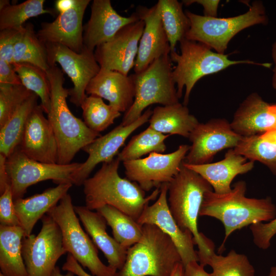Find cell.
Segmentation results:
<instances>
[{
	"label": "cell",
	"mask_w": 276,
	"mask_h": 276,
	"mask_svg": "<svg viewBox=\"0 0 276 276\" xmlns=\"http://www.w3.org/2000/svg\"><path fill=\"white\" fill-rule=\"evenodd\" d=\"M120 162L117 157L103 163L93 177L85 180L83 185L85 206L93 211L109 205L137 221L149 202L159 195L160 188L146 197L145 191L138 183L120 177Z\"/></svg>",
	"instance_id": "1"
},
{
	"label": "cell",
	"mask_w": 276,
	"mask_h": 276,
	"mask_svg": "<svg viewBox=\"0 0 276 276\" xmlns=\"http://www.w3.org/2000/svg\"><path fill=\"white\" fill-rule=\"evenodd\" d=\"M246 184L237 182L230 192L219 194L210 190L204 196L199 216L220 221L224 228V238L221 250L235 231L254 224L269 222L276 217V206L270 197L248 198L245 196Z\"/></svg>",
	"instance_id": "2"
},
{
	"label": "cell",
	"mask_w": 276,
	"mask_h": 276,
	"mask_svg": "<svg viewBox=\"0 0 276 276\" xmlns=\"http://www.w3.org/2000/svg\"><path fill=\"white\" fill-rule=\"evenodd\" d=\"M212 188L202 177L181 165L178 173L169 183L168 204L178 226L189 231L198 246L199 263L206 266L209 257L214 252V244L198 229L197 221L205 193Z\"/></svg>",
	"instance_id": "3"
},
{
	"label": "cell",
	"mask_w": 276,
	"mask_h": 276,
	"mask_svg": "<svg viewBox=\"0 0 276 276\" xmlns=\"http://www.w3.org/2000/svg\"><path fill=\"white\" fill-rule=\"evenodd\" d=\"M46 72L51 93L47 118L58 144L57 163L69 164L80 150L100 135L71 111L66 102L68 89L63 86L64 77L62 71L56 64L50 66Z\"/></svg>",
	"instance_id": "4"
},
{
	"label": "cell",
	"mask_w": 276,
	"mask_h": 276,
	"mask_svg": "<svg viewBox=\"0 0 276 276\" xmlns=\"http://www.w3.org/2000/svg\"><path fill=\"white\" fill-rule=\"evenodd\" d=\"M181 262L171 238L157 226L143 225V234L136 243L127 249L120 276H170Z\"/></svg>",
	"instance_id": "5"
},
{
	"label": "cell",
	"mask_w": 276,
	"mask_h": 276,
	"mask_svg": "<svg viewBox=\"0 0 276 276\" xmlns=\"http://www.w3.org/2000/svg\"><path fill=\"white\" fill-rule=\"evenodd\" d=\"M180 53L170 52L172 62L176 63L173 70L174 81L180 98L185 86L183 104H188L190 95L197 82L203 77L219 72L228 67L239 64H249L270 68L271 63H258L249 60H232L228 55L213 52L201 43L186 38L180 42Z\"/></svg>",
	"instance_id": "6"
},
{
	"label": "cell",
	"mask_w": 276,
	"mask_h": 276,
	"mask_svg": "<svg viewBox=\"0 0 276 276\" xmlns=\"http://www.w3.org/2000/svg\"><path fill=\"white\" fill-rule=\"evenodd\" d=\"M185 12L190 21L185 38L204 44L220 54H224L231 40L240 31L268 22L265 7L259 1L252 2L246 12L231 17H208L188 10Z\"/></svg>",
	"instance_id": "7"
},
{
	"label": "cell",
	"mask_w": 276,
	"mask_h": 276,
	"mask_svg": "<svg viewBox=\"0 0 276 276\" xmlns=\"http://www.w3.org/2000/svg\"><path fill=\"white\" fill-rule=\"evenodd\" d=\"M172 62L170 54L164 55L143 72L131 75L135 87L134 100L125 113L122 125L134 122L147 107L152 104L167 106L179 102Z\"/></svg>",
	"instance_id": "8"
},
{
	"label": "cell",
	"mask_w": 276,
	"mask_h": 276,
	"mask_svg": "<svg viewBox=\"0 0 276 276\" xmlns=\"http://www.w3.org/2000/svg\"><path fill=\"white\" fill-rule=\"evenodd\" d=\"M59 226L64 247L83 267L94 276H120L119 271L105 265L98 256L97 247L82 228L75 212L72 199L65 195L59 203L47 214Z\"/></svg>",
	"instance_id": "9"
},
{
	"label": "cell",
	"mask_w": 276,
	"mask_h": 276,
	"mask_svg": "<svg viewBox=\"0 0 276 276\" xmlns=\"http://www.w3.org/2000/svg\"><path fill=\"white\" fill-rule=\"evenodd\" d=\"M81 164L39 162L28 157L18 147L7 158L6 162L14 200L22 198L30 186L42 181L52 180L57 185L72 183V175Z\"/></svg>",
	"instance_id": "10"
},
{
	"label": "cell",
	"mask_w": 276,
	"mask_h": 276,
	"mask_svg": "<svg viewBox=\"0 0 276 276\" xmlns=\"http://www.w3.org/2000/svg\"><path fill=\"white\" fill-rule=\"evenodd\" d=\"M41 220L38 235L24 237L22 241V255L28 276H51L57 261L67 252L57 223L47 214Z\"/></svg>",
	"instance_id": "11"
},
{
	"label": "cell",
	"mask_w": 276,
	"mask_h": 276,
	"mask_svg": "<svg viewBox=\"0 0 276 276\" xmlns=\"http://www.w3.org/2000/svg\"><path fill=\"white\" fill-rule=\"evenodd\" d=\"M45 44L49 65L58 63L71 78L74 86L68 89L70 101L76 106H80L87 97L86 88L88 83L101 69L96 60L94 51L83 45L81 51L77 53L60 44Z\"/></svg>",
	"instance_id": "12"
},
{
	"label": "cell",
	"mask_w": 276,
	"mask_h": 276,
	"mask_svg": "<svg viewBox=\"0 0 276 276\" xmlns=\"http://www.w3.org/2000/svg\"><path fill=\"white\" fill-rule=\"evenodd\" d=\"M190 146L181 145L174 152L151 153L145 158L123 162L127 179L145 191L169 183L179 172Z\"/></svg>",
	"instance_id": "13"
},
{
	"label": "cell",
	"mask_w": 276,
	"mask_h": 276,
	"mask_svg": "<svg viewBox=\"0 0 276 276\" xmlns=\"http://www.w3.org/2000/svg\"><path fill=\"white\" fill-rule=\"evenodd\" d=\"M242 138L225 119H213L205 123H199L189 136L192 145L183 163H209L218 152L227 148L234 149Z\"/></svg>",
	"instance_id": "14"
},
{
	"label": "cell",
	"mask_w": 276,
	"mask_h": 276,
	"mask_svg": "<svg viewBox=\"0 0 276 276\" xmlns=\"http://www.w3.org/2000/svg\"><path fill=\"white\" fill-rule=\"evenodd\" d=\"M152 112L151 108H148L132 123L127 125L120 124L108 133L98 137L85 146L82 150L87 153L88 157L72 174V184L78 186L83 185L98 164L113 160L128 136L149 121Z\"/></svg>",
	"instance_id": "15"
},
{
	"label": "cell",
	"mask_w": 276,
	"mask_h": 276,
	"mask_svg": "<svg viewBox=\"0 0 276 276\" xmlns=\"http://www.w3.org/2000/svg\"><path fill=\"white\" fill-rule=\"evenodd\" d=\"M144 26L142 19L128 25L110 40L96 47L95 56L100 67L128 76L135 64Z\"/></svg>",
	"instance_id": "16"
},
{
	"label": "cell",
	"mask_w": 276,
	"mask_h": 276,
	"mask_svg": "<svg viewBox=\"0 0 276 276\" xmlns=\"http://www.w3.org/2000/svg\"><path fill=\"white\" fill-rule=\"evenodd\" d=\"M169 183H165L160 187V193L156 201L147 205L137 219L143 225L151 224L157 226L167 234L176 246L185 267L191 261L199 262L197 251L193 236L189 231L182 230L177 224L168 206L167 194Z\"/></svg>",
	"instance_id": "17"
},
{
	"label": "cell",
	"mask_w": 276,
	"mask_h": 276,
	"mask_svg": "<svg viewBox=\"0 0 276 276\" xmlns=\"http://www.w3.org/2000/svg\"><path fill=\"white\" fill-rule=\"evenodd\" d=\"M90 0H75L72 7L58 14L53 21L43 22L36 32L44 44L56 43L64 45L79 53L83 47L82 21Z\"/></svg>",
	"instance_id": "18"
},
{
	"label": "cell",
	"mask_w": 276,
	"mask_h": 276,
	"mask_svg": "<svg viewBox=\"0 0 276 276\" xmlns=\"http://www.w3.org/2000/svg\"><path fill=\"white\" fill-rule=\"evenodd\" d=\"M136 12L145 22L134 66V71L137 74L146 69L156 59L170 54L171 50L158 3L150 8L139 6Z\"/></svg>",
	"instance_id": "19"
},
{
	"label": "cell",
	"mask_w": 276,
	"mask_h": 276,
	"mask_svg": "<svg viewBox=\"0 0 276 276\" xmlns=\"http://www.w3.org/2000/svg\"><path fill=\"white\" fill-rule=\"evenodd\" d=\"M38 105L30 115L19 146L28 157L47 164H57L58 144L52 128Z\"/></svg>",
	"instance_id": "20"
},
{
	"label": "cell",
	"mask_w": 276,
	"mask_h": 276,
	"mask_svg": "<svg viewBox=\"0 0 276 276\" xmlns=\"http://www.w3.org/2000/svg\"><path fill=\"white\" fill-rule=\"evenodd\" d=\"M140 19L136 12L130 16H121L113 9L110 0H94L90 18L83 26V45L94 51L122 28Z\"/></svg>",
	"instance_id": "21"
},
{
	"label": "cell",
	"mask_w": 276,
	"mask_h": 276,
	"mask_svg": "<svg viewBox=\"0 0 276 276\" xmlns=\"http://www.w3.org/2000/svg\"><path fill=\"white\" fill-rule=\"evenodd\" d=\"M230 123L233 130L243 137L276 130V103H268L252 93L239 105Z\"/></svg>",
	"instance_id": "22"
},
{
	"label": "cell",
	"mask_w": 276,
	"mask_h": 276,
	"mask_svg": "<svg viewBox=\"0 0 276 276\" xmlns=\"http://www.w3.org/2000/svg\"><path fill=\"white\" fill-rule=\"evenodd\" d=\"M86 94L103 98L117 110L126 112L134 102V83L131 75L101 67L88 83Z\"/></svg>",
	"instance_id": "23"
},
{
	"label": "cell",
	"mask_w": 276,
	"mask_h": 276,
	"mask_svg": "<svg viewBox=\"0 0 276 276\" xmlns=\"http://www.w3.org/2000/svg\"><path fill=\"white\" fill-rule=\"evenodd\" d=\"M255 162L229 149L221 160L201 165H188L186 167L197 173L211 186L213 191L224 194L232 190L231 183L235 177L251 171Z\"/></svg>",
	"instance_id": "24"
},
{
	"label": "cell",
	"mask_w": 276,
	"mask_h": 276,
	"mask_svg": "<svg viewBox=\"0 0 276 276\" xmlns=\"http://www.w3.org/2000/svg\"><path fill=\"white\" fill-rule=\"evenodd\" d=\"M74 210L87 234L103 253L108 265L117 271L120 270L125 263L127 249L107 234L104 218L86 206H74Z\"/></svg>",
	"instance_id": "25"
},
{
	"label": "cell",
	"mask_w": 276,
	"mask_h": 276,
	"mask_svg": "<svg viewBox=\"0 0 276 276\" xmlns=\"http://www.w3.org/2000/svg\"><path fill=\"white\" fill-rule=\"evenodd\" d=\"M72 186L71 182L61 183L41 193L14 200L15 213L25 237L32 234L38 220L57 204Z\"/></svg>",
	"instance_id": "26"
},
{
	"label": "cell",
	"mask_w": 276,
	"mask_h": 276,
	"mask_svg": "<svg viewBox=\"0 0 276 276\" xmlns=\"http://www.w3.org/2000/svg\"><path fill=\"white\" fill-rule=\"evenodd\" d=\"M149 127L165 134H177L186 138L199 124L187 106L179 102L167 106H157L149 120Z\"/></svg>",
	"instance_id": "27"
},
{
	"label": "cell",
	"mask_w": 276,
	"mask_h": 276,
	"mask_svg": "<svg viewBox=\"0 0 276 276\" xmlns=\"http://www.w3.org/2000/svg\"><path fill=\"white\" fill-rule=\"evenodd\" d=\"M24 237L20 226L0 225V269L6 276H28L22 255Z\"/></svg>",
	"instance_id": "28"
},
{
	"label": "cell",
	"mask_w": 276,
	"mask_h": 276,
	"mask_svg": "<svg viewBox=\"0 0 276 276\" xmlns=\"http://www.w3.org/2000/svg\"><path fill=\"white\" fill-rule=\"evenodd\" d=\"M39 97L32 93L6 122L0 127V154L9 157L21 143L28 118L38 105Z\"/></svg>",
	"instance_id": "29"
},
{
	"label": "cell",
	"mask_w": 276,
	"mask_h": 276,
	"mask_svg": "<svg viewBox=\"0 0 276 276\" xmlns=\"http://www.w3.org/2000/svg\"><path fill=\"white\" fill-rule=\"evenodd\" d=\"M234 149L249 160L262 163L276 175V130L243 137Z\"/></svg>",
	"instance_id": "30"
},
{
	"label": "cell",
	"mask_w": 276,
	"mask_h": 276,
	"mask_svg": "<svg viewBox=\"0 0 276 276\" xmlns=\"http://www.w3.org/2000/svg\"><path fill=\"white\" fill-rule=\"evenodd\" d=\"M110 226L114 239L127 249L141 239L143 225L114 207L104 205L96 210Z\"/></svg>",
	"instance_id": "31"
},
{
	"label": "cell",
	"mask_w": 276,
	"mask_h": 276,
	"mask_svg": "<svg viewBox=\"0 0 276 276\" xmlns=\"http://www.w3.org/2000/svg\"><path fill=\"white\" fill-rule=\"evenodd\" d=\"M13 63H30L45 71L50 67L45 44L38 37L32 24L24 26L15 45Z\"/></svg>",
	"instance_id": "32"
},
{
	"label": "cell",
	"mask_w": 276,
	"mask_h": 276,
	"mask_svg": "<svg viewBox=\"0 0 276 276\" xmlns=\"http://www.w3.org/2000/svg\"><path fill=\"white\" fill-rule=\"evenodd\" d=\"M160 17L170 47L174 52L176 44L183 39L190 28V21L177 0H159Z\"/></svg>",
	"instance_id": "33"
},
{
	"label": "cell",
	"mask_w": 276,
	"mask_h": 276,
	"mask_svg": "<svg viewBox=\"0 0 276 276\" xmlns=\"http://www.w3.org/2000/svg\"><path fill=\"white\" fill-rule=\"evenodd\" d=\"M170 135L159 132L150 127L133 136L117 158L122 162L141 158L153 152L163 153L167 148L165 141Z\"/></svg>",
	"instance_id": "34"
},
{
	"label": "cell",
	"mask_w": 276,
	"mask_h": 276,
	"mask_svg": "<svg viewBox=\"0 0 276 276\" xmlns=\"http://www.w3.org/2000/svg\"><path fill=\"white\" fill-rule=\"evenodd\" d=\"M22 85L40 98L44 113H48L51 103L50 82L47 72L28 63H13Z\"/></svg>",
	"instance_id": "35"
},
{
	"label": "cell",
	"mask_w": 276,
	"mask_h": 276,
	"mask_svg": "<svg viewBox=\"0 0 276 276\" xmlns=\"http://www.w3.org/2000/svg\"><path fill=\"white\" fill-rule=\"evenodd\" d=\"M80 107L85 124L99 133L113 124L114 121L121 116L120 112L96 96H87Z\"/></svg>",
	"instance_id": "36"
},
{
	"label": "cell",
	"mask_w": 276,
	"mask_h": 276,
	"mask_svg": "<svg viewBox=\"0 0 276 276\" xmlns=\"http://www.w3.org/2000/svg\"><path fill=\"white\" fill-rule=\"evenodd\" d=\"M44 0H27L9 5L0 10V31L7 29H21L29 19L43 14L54 13L44 8Z\"/></svg>",
	"instance_id": "37"
},
{
	"label": "cell",
	"mask_w": 276,
	"mask_h": 276,
	"mask_svg": "<svg viewBox=\"0 0 276 276\" xmlns=\"http://www.w3.org/2000/svg\"><path fill=\"white\" fill-rule=\"evenodd\" d=\"M211 276H255V269L247 257L232 249L226 256L213 252L206 261Z\"/></svg>",
	"instance_id": "38"
},
{
	"label": "cell",
	"mask_w": 276,
	"mask_h": 276,
	"mask_svg": "<svg viewBox=\"0 0 276 276\" xmlns=\"http://www.w3.org/2000/svg\"><path fill=\"white\" fill-rule=\"evenodd\" d=\"M32 93L22 85L0 84V127L6 122Z\"/></svg>",
	"instance_id": "39"
},
{
	"label": "cell",
	"mask_w": 276,
	"mask_h": 276,
	"mask_svg": "<svg viewBox=\"0 0 276 276\" xmlns=\"http://www.w3.org/2000/svg\"><path fill=\"white\" fill-rule=\"evenodd\" d=\"M253 242L260 249H267L272 238L276 235V217L266 223L261 222L249 226Z\"/></svg>",
	"instance_id": "40"
},
{
	"label": "cell",
	"mask_w": 276,
	"mask_h": 276,
	"mask_svg": "<svg viewBox=\"0 0 276 276\" xmlns=\"http://www.w3.org/2000/svg\"><path fill=\"white\" fill-rule=\"evenodd\" d=\"M0 222L1 225L20 226L15 213L10 185L7 187L0 197Z\"/></svg>",
	"instance_id": "41"
},
{
	"label": "cell",
	"mask_w": 276,
	"mask_h": 276,
	"mask_svg": "<svg viewBox=\"0 0 276 276\" xmlns=\"http://www.w3.org/2000/svg\"><path fill=\"white\" fill-rule=\"evenodd\" d=\"M21 29H7L0 31V59L12 63L15 45L21 36Z\"/></svg>",
	"instance_id": "42"
},
{
	"label": "cell",
	"mask_w": 276,
	"mask_h": 276,
	"mask_svg": "<svg viewBox=\"0 0 276 276\" xmlns=\"http://www.w3.org/2000/svg\"><path fill=\"white\" fill-rule=\"evenodd\" d=\"M0 84L22 85L12 64L0 59Z\"/></svg>",
	"instance_id": "43"
},
{
	"label": "cell",
	"mask_w": 276,
	"mask_h": 276,
	"mask_svg": "<svg viewBox=\"0 0 276 276\" xmlns=\"http://www.w3.org/2000/svg\"><path fill=\"white\" fill-rule=\"evenodd\" d=\"M196 3L200 4L203 8L204 16L208 17H217V12L219 1H208V0H196V1H182V3L185 5H190Z\"/></svg>",
	"instance_id": "44"
},
{
	"label": "cell",
	"mask_w": 276,
	"mask_h": 276,
	"mask_svg": "<svg viewBox=\"0 0 276 276\" xmlns=\"http://www.w3.org/2000/svg\"><path fill=\"white\" fill-rule=\"evenodd\" d=\"M62 269L71 272L77 276H94L86 272L82 266L70 254H67L66 261L63 264Z\"/></svg>",
	"instance_id": "45"
},
{
	"label": "cell",
	"mask_w": 276,
	"mask_h": 276,
	"mask_svg": "<svg viewBox=\"0 0 276 276\" xmlns=\"http://www.w3.org/2000/svg\"><path fill=\"white\" fill-rule=\"evenodd\" d=\"M198 262L191 261L184 267V276H211Z\"/></svg>",
	"instance_id": "46"
},
{
	"label": "cell",
	"mask_w": 276,
	"mask_h": 276,
	"mask_svg": "<svg viewBox=\"0 0 276 276\" xmlns=\"http://www.w3.org/2000/svg\"><path fill=\"white\" fill-rule=\"evenodd\" d=\"M7 157L0 154V194H2L7 187L10 185L8 174L6 169Z\"/></svg>",
	"instance_id": "47"
},
{
	"label": "cell",
	"mask_w": 276,
	"mask_h": 276,
	"mask_svg": "<svg viewBox=\"0 0 276 276\" xmlns=\"http://www.w3.org/2000/svg\"><path fill=\"white\" fill-rule=\"evenodd\" d=\"M75 0H57L55 1V10L59 13L71 9L74 4Z\"/></svg>",
	"instance_id": "48"
},
{
	"label": "cell",
	"mask_w": 276,
	"mask_h": 276,
	"mask_svg": "<svg viewBox=\"0 0 276 276\" xmlns=\"http://www.w3.org/2000/svg\"><path fill=\"white\" fill-rule=\"evenodd\" d=\"M271 56L274 63L272 85L273 88L276 90V41L273 43L272 46Z\"/></svg>",
	"instance_id": "49"
},
{
	"label": "cell",
	"mask_w": 276,
	"mask_h": 276,
	"mask_svg": "<svg viewBox=\"0 0 276 276\" xmlns=\"http://www.w3.org/2000/svg\"><path fill=\"white\" fill-rule=\"evenodd\" d=\"M170 276H184V266L181 262L176 264Z\"/></svg>",
	"instance_id": "50"
},
{
	"label": "cell",
	"mask_w": 276,
	"mask_h": 276,
	"mask_svg": "<svg viewBox=\"0 0 276 276\" xmlns=\"http://www.w3.org/2000/svg\"><path fill=\"white\" fill-rule=\"evenodd\" d=\"M74 274L71 272L68 271L66 274H63L61 272L59 267L56 266L53 270L51 276H74Z\"/></svg>",
	"instance_id": "51"
},
{
	"label": "cell",
	"mask_w": 276,
	"mask_h": 276,
	"mask_svg": "<svg viewBox=\"0 0 276 276\" xmlns=\"http://www.w3.org/2000/svg\"><path fill=\"white\" fill-rule=\"evenodd\" d=\"M10 5V1L8 0L0 1V10Z\"/></svg>",
	"instance_id": "52"
},
{
	"label": "cell",
	"mask_w": 276,
	"mask_h": 276,
	"mask_svg": "<svg viewBox=\"0 0 276 276\" xmlns=\"http://www.w3.org/2000/svg\"><path fill=\"white\" fill-rule=\"evenodd\" d=\"M266 276H276V265L272 266Z\"/></svg>",
	"instance_id": "53"
},
{
	"label": "cell",
	"mask_w": 276,
	"mask_h": 276,
	"mask_svg": "<svg viewBox=\"0 0 276 276\" xmlns=\"http://www.w3.org/2000/svg\"><path fill=\"white\" fill-rule=\"evenodd\" d=\"M0 276H6V275L3 274L2 273L0 272Z\"/></svg>",
	"instance_id": "54"
}]
</instances>
